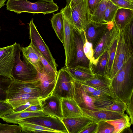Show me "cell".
Here are the masks:
<instances>
[{"label": "cell", "mask_w": 133, "mask_h": 133, "mask_svg": "<svg viewBox=\"0 0 133 133\" xmlns=\"http://www.w3.org/2000/svg\"><path fill=\"white\" fill-rule=\"evenodd\" d=\"M110 88L115 99L126 104L133 95V56L111 80Z\"/></svg>", "instance_id": "1"}, {"label": "cell", "mask_w": 133, "mask_h": 133, "mask_svg": "<svg viewBox=\"0 0 133 133\" xmlns=\"http://www.w3.org/2000/svg\"><path fill=\"white\" fill-rule=\"evenodd\" d=\"M7 10L17 14L22 12L35 14L41 13L45 15L57 11L59 7L54 2H46L39 1L35 3L27 0H8L6 4Z\"/></svg>", "instance_id": "2"}, {"label": "cell", "mask_w": 133, "mask_h": 133, "mask_svg": "<svg viewBox=\"0 0 133 133\" xmlns=\"http://www.w3.org/2000/svg\"><path fill=\"white\" fill-rule=\"evenodd\" d=\"M61 12L63 20L64 44L65 59V65L69 66L75 58V50L73 30L74 28L71 16V10L67 5L62 8Z\"/></svg>", "instance_id": "3"}, {"label": "cell", "mask_w": 133, "mask_h": 133, "mask_svg": "<svg viewBox=\"0 0 133 133\" xmlns=\"http://www.w3.org/2000/svg\"><path fill=\"white\" fill-rule=\"evenodd\" d=\"M21 47L18 49L12 69L11 77L14 79L24 82H32L40 80L41 74L30 64L20 58Z\"/></svg>", "instance_id": "4"}, {"label": "cell", "mask_w": 133, "mask_h": 133, "mask_svg": "<svg viewBox=\"0 0 133 133\" xmlns=\"http://www.w3.org/2000/svg\"><path fill=\"white\" fill-rule=\"evenodd\" d=\"M74 80L64 67L58 71L55 85L51 95L60 98H73Z\"/></svg>", "instance_id": "5"}, {"label": "cell", "mask_w": 133, "mask_h": 133, "mask_svg": "<svg viewBox=\"0 0 133 133\" xmlns=\"http://www.w3.org/2000/svg\"><path fill=\"white\" fill-rule=\"evenodd\" d=\"M29 34L31 40L30 44L33 47L37 50L49 64L57 73L58 65L55 62L49 50L39 33L32 18L29 23Z\"/></svg>", "instance_id": "6"}, {"label": "cell", "mask_w": 133, "mask_h": 133, "mask_svg": "<svg viewBox=\"0 0 133 133\" xmlns=\"http://www.w3.org/2000/svg\"><path fill=\"white\" fill-rule=\"evenodd\" d=\"M108 23L106 30L99 38L94 49L93 57L96 64L99 57L104 52L109 51L120 32L113 21Z\"/></svg>", "instance_id": "7"}, {"label": "cell", "mask_w": 133, "mask_h": 133, "mask_svg": "<svg viewBox=\"0 0 133 133\" xmlns=\"http://www.w3.org/2000/svg\"><path fill=\"white\" fill-rule=\"evenodd\" d=\"M74 28L81 32L91 20L88 0H81L70 8Z\"/></svg>", "instance_id": "8"}, {"label": "cell", "mask_w": 133, "mask_h": 133, "mask_svg": "<svg viewBox=\"0 0 133 133\" xmlns=\"http://www.w3.org/2000/svg\"><path fill=\"white\" fill-rule=\"evenodd\" d=\"M19 44L0 48V74L11 77L15 59L19 48Z\"/></svg>", "instance_id": "9"}, {"label": "cell", "mask_w": 133, "mask_h": 133, "mask_svg": "<svg viewBox=\"0 0 133 133\" xmlns=\"http://www.w3.org/2000/svg\"><path fill=\"white\" fill-rule=\"evenodd\" d=\"M133 56L125 43L120 31L113 63L107 76L111 80L125 63Z\"/></svg>", "instance_id": "10"}, {"label": "cell", "mask_w": 133, "mask_h": 133, "mask_svg": "<svg viewBox=\"0 0 133 133\" xmlns=\"http://www.w3.org/2000/svg\"><path fill=\"white\" fill-rule=\"evenodd\" d=\"M73 31L75 58L73 62L69 66H81L92 68L89 60L85 56L84 52L83 45L85 40L84 31L80 32L74 28Z\"/></svg>", "instance_id": "11"}, {"label": "cell", "mask_w": 133, "mask_h": 133, "mask_svg": "<svg viewBox=\"0 0 133 133\" xmlns=\"http://www.w3.org/2000/svg\"><path fill=\"white\" fill-rule=\"evenodd\" d=\"M20 121L39 125L61 133H68L61 119L56 117L41 116L27 118Z\"/></svg>", "instance_id": "12"}, {"label": "cell", "mask_w": 133, "mask_h": 133, "mask_svg": "<svg viewBox=\"0 0 133 133\" xmlns=\"http://www.w3.org/2000/svg\"><path fill=\"white\" fill-rule=\"evenodd\" d=\"M40 80L34 82H24L13 79L7 91V97L26 93L40 94Z\"/></svg>", "instance_id": "13"}, {"label": "cell", "mask_w": 133, "mask_h": 133, "mask_svg": "<svg viewBox=\"0 0 133 133\" xmlns=\"http://www.w3.org/2000/svg\"><path fill=\"white\" fill-rule=\"evenodd\" d=\"M81 83L85 91L94 100L97 110L104 108L112 103L114 99L111 96L92 87L82 82Z\"/></svg>", "instance_id": "14"}, {"label": "cell", "mask_w": 133, "mask_h": 133, "mask_svg": "<svg viewBox=\"0 0 133 133\" xmlns=\"http://www.w3.org/2000/svg\"><path fill=\"white\" fill-rule=\"evenodd\" d=\"M61 120L68 133H79L89 124L97 121L92 117L84 115L75 117L62 118Z\"/></svg>", "instance_id": "15"}, {"label": "cell", "mask_w": 133, "mask_h": 133, "mask_svg": "<svg viewBox=\"0 0 133 133\" xmlns=\"http://www.w3.org/2000/svg\"><path fill=\"white\" fill-rule=\"evenodd\" d=\"M108 23H102L91 20L84 29L86 39L91 43L94 49L97 42L106 30Z\"/></svg>", "instance_id": "16"}, {"label": "cell", "mask_w": 133, "mask_h": 133, "mask_svg": "<svg viewBox=\"0 0 133 133\" xmlns=\"http://www.w3.org/2000/svg\"><path fill=\"white\" fill-rule=\"evenodd\" d=\"M74 88L73 98L81 108L90 110H97L94 100L85 91L81 82L74 80Z\"/></svg>", "instance_id": "17"}, {"label": "cell", "mask_w": 133, "mask_h": 133, "mask_svg": "<svg viewBox=\"0 0 133 133\" xmlns=\"http://www.w3.org/2000/svg\"><path fill=\"white\" fill-rule=\"evenodd\" d=\"M39 101L43 112L50 116L56 117L60 119L63 118L60 98L51 95L45 98L39 99Z\"/></svg>", "instance_id": "18"}, {"label": "cell", "mask_w": 133, "mask_h": 133, "mask_svg": "<svg viewBox=\"0 0 133 133\" xmlns=\"http://www.w3.org/2000/svg\"><path fill=\"white\" fill-rule=\"evenodd\" d=\"M111 82V80L107 75L94 74L92 77L81 82L98 89L115 99L110 88Z\"/></svg>", "instance_id": "19"}, {"label": "cell", "mask_w": 133, "mask_h": 133, "mask_svg": "<svg viewBox=\"0 0 133 133\" xmlns=\"http://www.w3.org/2000/svg\"><path fill=\"white\" fill-rule=\"evenodd\" d=\"M83 114L90 116L97 122L100 121H107L119 118L124 116L125 114L116 112L100 109L90 110L81 108Z\"/></svg>", "instance_id": "20"}, {"label": "cell", "mask_w": 133, "mask_h": 133, "mask_svg": "<svg viewBox=\"0 0 133 133\" xmlns=\"http://www.w3.org/2000/svg\"><path fill=\"white\" fill-rule=\"evenodd\" d=\"M57 75L51 73L41 74L40 99L51 95L54 89Z\"/></svg>", "instance_id": "21"}, {"label": "cell", "mask_w": 133, "mask_h": 133, "mask_svg": "<svg viewBox=\"0 0 133 133\" xmlns=\"http://www.w3.org/2000/svg\"><path fill=\"white\" fill-rule=\"evenodd\" d=\"M63 118L78 117L83 115L81 108L74 98H60Z\"/></svg>", "instance_id": "22"}, {"label": "cell", "mask_w": 133, "mask_h": 133, "mask_svg": "<svg viewBox=\"0 0 133 133\" xmlns=\"http://www.w3.org/2000/svg\"><path fill=\"white\" fill-rule=\"evenodd\" d=\"M65 70L76 81L83 82L93 77L92 68L86 66H77L64 67Z\"/></svg>", "instance_id": "23"}, {"label": "cell", "mask_w": 133, "mask_h": 133, "mask_svg": "<svg viewBox=\"0 0 133 133\" xmlns=\"http://www.w3.org/2000/svg\"><path fill=\"white\" fill-rule=\"evenodd\" d=\"M23 59L31 64L41 74H43L44 66L37 54L30 43L26 47H21Z\"/></svg>", "instance_id": "24"}, {"label": "cell", "mask_w": 133, "mask_h": 133, "mask_svg": "<svg viewBox=\"0 0 133 133\" xmlns=\"http://www.w3.org/2000/svg\"><path fill=\"white\" fill-rule=\"evenodd\" d=\"M132 20L133 10L120 8L117 10L113 21L117 28L121 31Z\"/></svg>", "instance_id": "25"}, {"label": "cell", "mask_w": 133, "mask_h": 133, "mask_svg": "<svg viewBox=\"0 0 133 133\" xmlns=\"http://www.w3.org/2000/svg\"><path fill=\"white\" fill-rule=\"evenodd\" d=\"M44 115H49L43 111H13L11 113L1 118L8 123L18 124L20 120L32 117Z\"/></svg>", "instance_id": "26"}, {"label": "cell", "mask_w": 133, "mask_h": 133, "mask_svg": "<svg viewBox=\"0 0 133 133\" xmlns=\"http://www.w3.org/2000/svg\"><path fill=\"white\" fill-rule=\"evenodd\" d=\"M40 98L39 93H26L8 97L7 101L11 104L14 110L34 99H39Z\"/></svg>", "instance_id": "27"}, {"label": "cell", "mask_w": 133, "mask_h": 133, "mask_svg": "<svg viewBox=\"0 0 133 133\" xmlns=\"http://www.w3.org/2000/svg\"><path fill=\"white\" fill-rule=\"evenodd\" d=\"M52 26L58 38L64 44V24L61 12L54 14L51 20Z\"/></svg>", "instance_id": "28"}, {"label": "cell", "mask_w": 133, "mask_h": 133, "mask_svg": "<svg viewBox=\"0 0 133 133\" xmlns=\"http://www.w3.org/2000/svg\"><path fill=\"white\" fill-rule=\"evenodd\" d=\"M22 128V132L60 133V132L37 124L20 121L18 123Z\"/></svg>", "instance_id": "29"}, {"label": "cell", "mask_w": 133, "mask_h": 133, "mask_svg": "<svg viewBox=\"0 0 133 133\" xmlns=\"http://www.w3.org/2000/svg\"><path fill=\"white\" fill-rule=\"evenodd\" d=\"M108 56V51L104 52L99 57L96 65L92 67L94 74L107 75Z\"/></svg>", "instance_id": "30"}, {"label": "cell", "mask_w": 133, "mask_h": 133, "mask_svg": "<svg viewBox=\"0 0 133 133\" xmlns=\"http://www.w3.org/2000/svg\"><path fill=\"white\" fill-rule=\"evenodd\" d=\"M106 121L114 126V130L113 133H121L124 129L131 125L127 114L119 118Z\"/></svg>", "instance_id": "31"}, {"label": "cell", "mask_w": 133, "mask_h": 133, "mask_svg": "<svg viewBox=\"0 0 133 133\" xmlns=\"http://www.w3.org/2000/svg\"><path fill=\"white\" fill-rule=\"evenodd\" d=\"M132 20L122 30L123 38L130 53L133 55V23Z\"/></svg>", "instance_id": "32"}, {"label": "cell", "mask_w": 133, "mask_h": 133, "mask_svg": "<svg viewBox=\"0 0 133 133\" xmlns=\"http://www.w3.org/2000/svg\"><path fill=\"white\" fill-rule=\"evenodd\" d=\"M13 80L11 77L0 74V101H7V91Z\"/></svg>", "instance_id": "33"}, {"label": "cell", "mask_w": 133, "mask_h": 133, "mask_svg": "<svg viewBox=\"0 0 133 133\" xmlns=\"http://www.w3.org/2000/svg\"><path fill=\"white\" fill-rule=\"evenodd\" d=\"M109 0H102L95 12L92 15L91 20L96 22L107 23L104 20L105 13Z\"/></svg>", "instance_id": "34"}, {"label": "cell", "mask_w": 133, "mask_h": 133, "mask_svg": "<svg viewBox=\"0 0 133 133\" xmlns=\"http://www.w3.org/2000/svg\"><path fill=\"white\" fill-rule=\"evenodd\" d=\"M120 34V32L116 38L108 51L109 56L107 70V76L110 70L113 63Z\"/></svg>", "instance_id": "35"}, {"label": "cell", "mask_w": 133, "mask_h": 133, "mask_svg": "<svg viewBox=\"0 0 133 133\" xmlns=\"http://www.w3.org/2000/svg\"><path fill=\"white\" fill-rule=\"evenodd\" d=\"M126 103L120 100L114 99L111 104L101 109L114 111L121 114H124L126 109Z\"/></svg>", "instance_id": "36"}, {"label": "cell", "mask_w": 133, "mask_h": 133, "mask_svg": "<svg viewBox=\"0 0 133 133\" xmlns=\"http://www.w3.org/2000/svg\"><path fill=\"white\" fill-rule=\"evenodd\" d=\"M119 7L113 4L109 0L107 8L105 13L104 20L108 23L112 22L117 9Z\"/></svg>", "instance_id": "37"}, {"label": "cell", "mask_w": 133, "mask_h": 133, "mask_svg": "<svg viewBox=\"0 0 133 133\" xmlns=\"http://www.w3.org/2000/svg\"><path fill=\"white\" fill-rule=\"evenodd\" d=\"M83 50L85 56L90 62L92 67L95 66L96 64L93 57L94 49L91 43L88 41L86 37L85 42L83 45Z\"/></svg>", "instance_id": "38"}, {"label": "cell", "mask_w": 133, "mask_h": 133, "mask_svg": "<svg viewBox=\"0 0 133 133\" xmlns=\"http://www.w3.org/2000/svg\"><path fill=\"white\" fill-rule=\"evenodd\" d=\"M22 131L21 126L16 125H10L0 123V133H20Z\"/></svg>", "instance_id": "39"}, {"label": "cell", "mask_w": 133, "mask_h": 133, "mask_svg": "<svg viewBox=\"0 0 133 133\" xmlns=\"http://www.w3.org/2000/svg\"><path fill=\"white\" fill-rule=\"evenodd\" d=\"M114 130V126L106 121L98 122L96 133H113Z\"/></svg>", "instance_id": "40"}, {"label": "cell", "mask_w": 133, "mask_h": 133, "mask_svg": "<svg viewBox=\"0 0 133 133\" xmlns=\"http://www.w3.org/2000/svg\"><path fill=\"white\" fill-rule=\"evenodd\" d=\"M13 111V107L7 101H0V118H1Z\"/></svg>", "instance_id": "41"}, {"label": "cell", "mask_w": 133, "mask_h": 133, "mask_svg": "<svg viewBox=\"0 0 133 133\" xmlns=\"http://www.w3.org/2000/svg\"><path fill=\"white\" fill-rule=\"evenodd\" d=\"M32 47L36 52L40 60L44 66V69L43 72H45L48 73L54 74L57 75V73L56 72L54 69L49 64L48 61L45 59L42 55L33 46Z\"/></svg>", "instance_id": "42"}, {"label": "cell", "mask_w": 133, "mask_h": 133, "mask_svg": "<svg viewBox=\"0 0 133 133\" xmlns=\"http://www.w3.org/2000/svg\"><path fill=\"white\" fill-rule=\"evenodd\" d=\"M115 5L120 8L133 10V1L126 0H110Z\"/></svg>", "instance_id": "43"}, {"label": "cell", "mask_w": 133, "mask_h": 133, "mask_svg": "<svg viewBox=\"0 0 133 133\" xmlns=\"http://www.w3.org/2000/svg\"><path fill=\"white\" fill-rule=\"evenodd\" d=\"M98 122L95 121L87 125L79 133H96Z\"/></svg>", "instance_id": "44"}, {"label": "cell", "mask_w": 133, "mask_h": 133, "mask_svg": "<svg viewBox=\"0 0 133 133\" xmlns=\"http://www.w3.org/2000/svg\"><path fill=\"white\" fill-rule=\"evenodd\" d=\"M133 95L132 96L130 101L126 104V111L127 114L129 116L131 125L133 124Z\"/></svg>", "instance_id": "45"}, {"label": "cell", "mask_w": 133, "mask_h": 133, "mask_svg": "<svg viewBox=\"0 0 133 133\" xmlns=\"http://www.w3.org/2000/svg\"><path fill=\"white\" fill-rule=\"evenodd\" d=\"M102 0H88V5L90 14L95 12Z\"/></svg>", "instance_id": "46"}, {"label": "cell", "mask_w": 133, "mask_h": 133, "mask_svg": "<svg viewBox=\"0 0 133 133\" xmlns=\"http://www.w3.org/2000/svg\"><path fill=\"white\" fill-rule=\"evenodd\" d=\"M39 103V99H34L26 104L21 105L17 108L14 110L15 112H20L22 111L30 106Z\"/></svg>", "instance_id": "47"}, {"label": "cell", "mask_w": 133, "mask_h": 133, "mask_svg": "<svg viewBox=\"0 0 133 133\" xmlns=\"http://www.w3.org/2000/svg\"><path fill=\"white\" fill-rule=\"evenodd\" d=\"M43 111V109L40 103L30 106L21 111Z\"/></svg>", "instance_id": "48"}, {"label": "cell", "mask_w": 133, "mask_h": 133, "mask_svg": "<svg viewBox=\"0 0 133 133\" xmlns=\"http://www.w3.org/2000/svg\"><path fill=\"white\" fill-rule=\"evenodd\" d=\"M81 0H66V5H69L70 8L72 7L76 4Z\"/></svg>", "instance_id": "49"}, {"label": "cell", "mask_w": 133, "mask_h": 133, "mask_svg": "<svg viewBox=\"0 0 133 133\" xmlns=\"http://www.w3.org/2000/svg\"><path fill=\"white\" fill-rule=\"evenodd\" d=\"M132 131L130 127H128L124 129L121 133H132Z\"/></svg>", "instance_id": "50"}, {"label": "cell", "mask_w": 133, "mask_h": 133, "mask_svg": "<svg viewBox=\"0 0 133 133\" xmlns=\"http://www.w3.org/2000/svg\"><path fill=\"white\" fill-rule=\"evenodd\" d=\"M7 0H0V8L4 6L5 3Z\"/></svg>", "instance_id": "51"}, {"label": "cell", "mask_w": 133, "mask_h": 133, "mask_svg": "<svg viewBox=\"0 0 133 133\" xmlns=\"http://www.w3.org/2000/svg\"><path fill=\"white\" fill-rule=\"evenodd\" d=\"M39 1L46 2H54L53 0H39Z\"/></svg>", "instance_id": "52"}, {"label": "cell", "mask_w": 133, "mask_h": 133, "mask_svg": "<svg viewBox=\"0 0 133 133\" xmlns=\"http://www.w3.org/2000/svg\"><path fill=\"white\" fill-rule=\"evenodd\" d=\"M127 1H133V0H126Z\"/></svg>", "instance_id": "53"}, {"label": "cell", "mask_w": 133, "mask_h": 133, "mask_svg": "<svg viewBox=\"0 0 133 133\" xmlns=\"http://www.w3.org/2000/svg\"></svg>", "instance_id": "54"}]
</instances>
